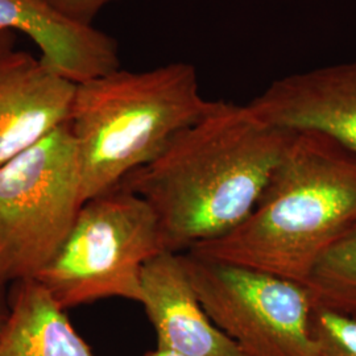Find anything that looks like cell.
Segmentation results:
<instances>
[{
    "instance_id": "6da1fadb",
    "label": "cell",
    "mask_w": 356,
    "mask_h": 356,
    "mask_svg": "<svg viewBox=\"0 0 356 356\" xmlns=\"http://www.w3.org/2000/svg\"><path fill=\"white\" fill-rule=\"evenodd\" d=\"M294 134L268 123L248 103L216 101L120 185L152 207L164 250L184 254L242 225Z\"/></svg>"
},
{
    "instance_id": "7a4b0ae2",
    "label": "cell",
    "mask_w": 356,
    "mask_h": 356,
    "mask_svg": "<svg viewBox=\"0 0 356 356\" xmlns=\"http://www.w3.org/2000/svg\"><path fill=\"white\" fill-rule=\"evenodd\" d=\"M356 226V153L297 131L250 216L191 254L306 284L319 257Z\"/></svg>"
},
{
    "instance_id": "3957f363",
    "label": "cell",
    "mask_w": 356,
    "mask_h": 356,
    "mask_svg": "<svg viewBox=\"0 0 356 356\" xmlns=\"http://www.w3.org/2000/svg\"><path fill=\"white\" fill-rule=\"evenodd\" d=\"M195 67L172 63L114 70L76 85L69 126L76 143L83 204L113 191L210 111Z\"/></svg>"
},
{
    "instance_id": "277c9868",
    "label": "cell",
    "mask_w": 356,
    "mask_h": 356,
    "mask_svg": "<svg viewBox=\"0 0 356 356\" xmlns=\"http://www.w3.org/2000/svg\"><path fill=\"white\" fill-rule=\"evenodd\" d=\"M163 251L152 207L119 185L82 204L69 235L35 280L64 310L104 298L140 304L143 269Z\"/></svg>"
},
{
    "instance_id": "5b68a950",
    "label": "cell",
    "mask_w": 356,
    "mask_h": 356,
    "mask_svg": "<svg viewBox=\"0 0 356 356\" xmlns=\"http://www.w3.org/2000/svg\"><path fill=\"white\" fill-rule=\"evenodd\" d=\"M83 204L69 122L0 166V275L35 280L58 251Z\"/></svg>"
},
{
    "instance_id": "8992f818",
    "label": "cell",
    "mask_w": 356,
    "mask_h": 356,
    "mask_svg": "<svg viewBox=\"0 0 356 356\" xmlns=\"http://www.w3.org/2000/svg\"><path fill=\"white\" fill-rule=\"evenodd\" d=\"M182 264L209 317L247 356H319L305 284L191 252Z\"/></svg>"
},
{
    "instance_id": "52a82bcc",
    "label": "cell",
    "mask_w": 356,
    "mask_h": 356,
    "mask_svg": "<svg viewBox=\"0 0 356 356\" xmlns=\"http://www.w3.org/2000/svg\"><path fill=\"white\" fill-rule=\"evenodd\" d=\"M248 104L273 126L318 132L356 153V61L282 76Z\"/></svg>"
},
{
    "instance_id": "ba28073f",
    "label": "cell",
    "mask_w": 356,
    "mask_h": 356,
    "mask_svg": "<svg viewBox=\"0 0 356 356\" xmlns=\"http://www.w3.org/2000/svg\"><path fill=\"white\" fill-rule=\"evenodd\" d=\"M76 90L26 51L0 60V166L69 122Z\"/></svg>"
},
{
    "instance_id": "9c48e42d",
    "label": "cell",
    "mask_w": 356,
    "mask_h": 356,
    "mask_svg": "<svg viewBox=\"0 0 356 356\" xmlns=\"http://www.w3.org/2000/svg\"><path fill=\"white\" fill-rule=\"evenodd\" d=\"M140 304L159 348L181 356H247L206 313L181 254L163 251L145 264Z\"/></svg>"
},
{
    "instance_id": "30bf717a",
    "label": "cell",
    "mask_w": 356,
    "mask_h": 356,
    "mask_svg": "<svg viewBox=\"0 0 356 356\" xmlns=\"http://www.w3.org/2000/svg\"><path fill=\"white\" fill-rule=\"evenodd\" d=\"M0 29L23 32L44 64L76 85L120 69L114 38L76 23L45 0H0Z\"/></svg>"
},
{
    "instance_id": "8fae6325",
    "label": "cell",
    "mask_w": 356,
    "mask_h": 356,
    "mask_svg": "<svg viewBox=\"0 0 356 356\" xmlns=\"http://www.w3.org/2000/svg\"><path fill=\"white\" fill-rule=\"evenodd\" d=\"M10 300V316L0 332V356H94L40 282H15Z\"/></svg>"
},
{
    "instance_id": "7c38bea8",
    "label": "cell",
    "mask_w": 356,
    "mask_h": 356,
    "mask_svg": "<svg viewBox=\"0 0 356 356\" xmlns=\"http://www.w3.org/2000/svg\"><path fill=\"white\" fill-rule=\"evenodd\" d=\"M305 285L316 309L356 319V226L319 257Z\"/></svg>"
},
{
    "instance_id": "4fadbf2b",
    "label": "cell",
    "mask_w": 356,
    "mask_h": 356,
    "mask_svg": "<svg viewBox=\"0 0 356 356\" xmlns=\"http://www.w3.org/2000/svg\"><path fill=\"white\" fill-rule=\"evenodd\" d=\"M313 331L319 356H356V319L325 309H316Z\"/></svg>"
},
{
    "instance_id": "5bb4252c",
    "label": "cell",
    "mask_w": 356,
    "mask_h": 356,
    "mask_svg": "<svg viewBox=\"0 0 356 356\" xmlns=\"http://www.w3.org/2000/svg\"><path fill=\"white\" fill-rule=\"evenodd\" d=\"M57 11L76 23L92 26L94 19L104 7L116 0H45Z\"/></svg>"
},
{
    "instance_id": "9a60e30c",
    "label": "cell",
    "mask_w": 356,
    "mask_h": 356,
    "mask_svg": "<svg viewBox=\"0 0 356 356\" xmlns=\"http://www.w3.org/2000/svg\"><path fill=\"white\" fill-rule=\"evenodd\" d=\"M7 285L8 282L0 275V332L4 329L11 310V300L10 294L7 293Z\"/></svg>"
},
{
    "instance_id": "2e32d148",
    "label": "cell",
    "mask_w": 356,
    "mask_h": 356,
    "mask_svg": "<svg viewBox=\"0 0 356 356\" xmlns=\"http://www.w3.org/2000/svg\"><path fill=\"white\" fill-rule=\"evenodd\" d=\"M16 33L8 29H0V60L15 51Z\"/></svg>"
},
{
    "instance_id": "e0dca14e",
    "label": "cell",
    "mask_w": 356,
    "mask_h": 356,
    "mask_svg": "<svg viewBox=\"0 0 356 356\" xmlns=\"http://www.w3.org/2000/svg\"><path fill=\"white\" fill-rule=\"evenodd\" d=\"M144 356H181L176 354V353H173V351H168V350H163V348H156V350H153V351H149V353H147Z\"/></svg>"
}]
</instances>
